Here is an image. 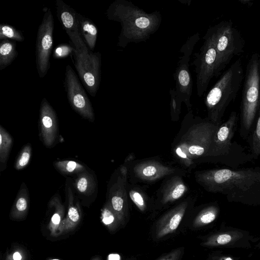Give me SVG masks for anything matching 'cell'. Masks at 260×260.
I'll return each instance as SVG.
<instances>
[{
  "label": "cell",
  "mask_w": 260,
  "mask_h": 260,
  "mask_svg": "<svg viewBox=\"0 0 260 260\" xmlns=\"http://www.w3.org/2000/svg\"><path fill=\"white\" fill-rule=\"evenodd\" d=\"M196 182L207 191L232 201L260 202V168H219L197 171Z\"/></svg>",
  "instance_id": "6da1fadb"
},
{
  "label": "cell",
  "mask_w": 260,
  "mask_h": 260,
  "mask_svg": "<svg viewBox=\"0 0 260 260\" xmlns=\"http://www.w3.org/2000/svg\"><path fill=\"white\" fill-rule=\"evenodd\" d=\"M220 125L207 117L195 116L188 112L172 144L174 160L186 172L190 173L208 152L214 134Z\"/></svg>",
  "instance_id": "7a4b0ae2"
},
{
  "label": "cell",
  "mask_w": 260,
  "mask_h": 260,
  "mask_svg": "<svg viewBox=\"0 0 260 260\" xmlns=\"http://www.w3.org/2000/svg\"><path fill=\"white\" fill-rule=\"evenodd\" d=\"M106 15L108 20L120 23L117 45L122 48L131 43L146 41L158 30L162 20L159 11L147 13L127 0L114 1Z\"/></svg>",
  "instance_id": "3957f363"
},
{
  "label": "cell",
  "mask_w": 260,
  "mask_h": 260,
  "mask_svg": "<svg viewBox=\"0 0 260 260\" xmlns=\"http://www.w3.org/2000/svg\"><path fill=\"white\" fill-rule=\"evenodd\" d=\"M244 78L240 58L237 59L222 74L210 89L204 100L207 118L214 123L220 125L225 111L236 98Z\"/></svg>",
  "instance_id": "277c9868"
},
{
  "label": "cell",
  "mask_w": 260,
  "mask_h": 260,
  "mask_svg": "<svg viewBox=\"0 0 260 260\" xmlns=\"http://www.w3.org/2000/svg\"><path fill=\"white\" fill-rule=\"evenodd\" d=\"M258 53H254L246 65L240 106L241 136L246 139L260 108V83L258 71Z\"/></svg>",
  "instance_id": "5b68a950"
},
{
  "label": "cell",
  "mask_w": 260,
  "mask_h": 260,
  "mask_svg": "<svg viewBox=\"0 0 260 260\" xmlns=\"http://www.w3.org/2000/svg\"><path fill=\"white\" fill-rule=\"evenodd\" d=\"M217 53L215 77H218L232 58L244 52L245 41L231 20H224L209 28Z\"/></svg>",
  "instance_id": "8992f818"
},
{
  "label": "cell",
  "mask_w": 260,
  "mask_h": 260,
  "mask_svg": "<svg viewBox=\"0 0 260 260\" xmlns=\"http://www.w3.org/2000/svg\"><path fill=\"white\" fill-rule=\"evenodd\" d=\"M204 43L194 54L192 64L196 74L197 93L201 97L206 91L211 79L215 76L217 53L212 35L208 28L203 37Z\"/></svg>",
  "instance_id": "52a82bcc"
},
{
  "label": "cell",
  "mask_w": 260,
  "mask_h": 260,
  "mask_svg": "<svg viewBox=\"0 0 260 260\" xmlns=\"http://www.w3.org/2000/svg\"><path fill=\"white\" fill-rule=\"evenodd\" d=\"M200 38L199 33L197 32L189 37L182 46L180 52L182 55L179 57L174 75L176 94L182 103L185 104L188 111L191 110L190 98L193 85L189 62L194 47Z\"/></svg>",
  "instance_id": "ba28073f"
},
{
  "label": "cell",
  "mask_w": 260,
  "mask_h": 260,
  "mask_svg": "<svg viewBox=\"0 0 260 260\" xmlns=\"http://www.w3.org/2000/svg\"><path fill=\"white\" fill-rule=\"evenodd\" d=\"M72 56L80 80L90 95L94 97L101 80V54L90 50L82 52L75 48Z\"/></svg>",
  "instance_id": "9c48e42d"
},
{
  "label": "cell",
  "mask_w": 260,
  "mask_h": 260,
  "mask_svg": "<svg viewBox=\"0 0 260 260\" xmlns=\"http://www.w3.org/2000/svg\"><path fill=\"white\" fill-rule=\"evenodd\" d=\"M128 169V175L130 177L131 184H133L153 183L172 175L184 176L186 173L181 168L153 159L133 161L129 164Z\"/></svg>",
  "instance_id": "30bf717a"
},
{
  "label": "cell",
  "mask_w": 260,
  "mask_h": 260,
  "mask_svg": "<svg viewBox=\"0 0 260 260\" xmlns=\"http://www.w3.org/2000/svg\"><path fill=\"white\" fill-rule=\"evenodd\" d=\"M54 19L50 9L44 13L37 34L36 64L40 78L44 77L50 67V55L53 45Z\"/></svg>",
  "instance_id": "8fae6325"
},
{
  "label": "cell",
  "mask_w": 260,
  "mask_h": 260,
  "mask_svg": "<svg viewBox=\"0 0 260 260\" xmlns=\"http://www.w3.org/2000/svg\"><path fill=\"white\" fill-rule=\"evenodd\" d=\"M238 120L237 113L233 111L228 119L219 126L214 134L208 152L201 163H216L219 158L231 152L236 142L232 143V141Z\"/></svg>",
  "instance_id": "7c38bea8"
},
{
  "label": "cell",
  "mask_w": 260,
  "mask_h": 260,
  "mask_svg": "<svg viewBox=\"0 0 260 260\" xmlns=\"http://www.w3.org/2000/svg\"><path fill=\"white\" fill-rule=\"evenodd\" d=\"M64 87L72 109L83 118L93 122L95 116L90 100L74 70L70 65H67L66 68Z\"/></svg>",
  "instance_id": "4fadbf2b"
},
{
  "label": "cell",
  "mask_w": 260,
  "mask_h": 260,
  "mask_svg": "<svg viewBox=\"0 0 260 260\" xmlns=\"http://www.w3.org/2000/svg\"><path fill=\"white\" fill-rule=\"evenodd\" d=\"M56 15L74 48L80 51L89 50L81 38L76 17L77 12L62 0H56Z\"/></svg>",
  "instance_id": "5bb4252c"
},
{
  "label": "cell",
  "mask_w": 260,
  "mask_h": 260,
  "mask_svg": "<svg viewBox=\"0 0 260 260\" xmlns=\"http://www.w3.org/2000/svg\"><path fill=\"white\" fill-rule=\"evenodd\" d=\"M40 139L47 147H51L56 142L58 136V120L56 114L45 98L41 103L39 110Z\"/></svg>",
  "instance_id": "9a60e30c"
},
{
  "label": "cell",
  "mask_w": 260,
  "mask_h": 260,
  "mask_svg": "<svg viewBox=\"0 0 260 260\" xmlns=\"http://www.w3.org/2000/svg\"><path fill=\"white\" fill-rule=\"evenodd\" d=\"M182 175L169 176L164 180L156 195V201L161 205L172 204L182 198L188 191Z\"/></svg>",
  "instance_id": "2e32d148"
},
{
  "label": "cell",
  "mask_w": 260,
  "mask_h": 260,
  "mask_svg": "<svg viewBox=\"0 0 260 260\" xmlns=\"http://www.w3.org/2000/svg\"><path fill=\"white\" fill-rule=\"evenodd\" d=\"M193 199L191 197L183 200L168 211L158 221L156 226V236L162 238L174 233L178 228Z\"/></svg>",
  "instance_id": "e0dca14e"
},
{
  "label": "cell",
  "mask_w": 260,
  "mask_h": 260,
  "mask_svg": "<svg viewBox=\"0 0 260 260\" xmlns=\"http://www.w3.org/2000/svg\"><path fill=\"white\" fill-rule=\"evenodd\" d=\"M126 184L127 181L123 179L118 173L108 192L109 203L118 218L121 220H123L128 214V193Z\"/></svg>",
  "instance_id": "ac0fdd59"
},
{
  "label": "cell",
  "mask_w": 260,
  "mask_h": 260,
  "mask_svg": "<svg viewBox=\"0 0 260 260\" xmlns=\"http://www.w3.org/2000/svg\"><path fill=\"white\" fill-rule=\"evenodd\" d=\"M76 17L80 36L88 49L93 51L98 38V28L90 19L78 12Z\"/></svg>",
  "instance_id": "d6986e66"
},
{
  "label": "cell",
  "mask_w": 260,
  "mask_h": 260,
  "mask_svg": "<svg viewBox=\"0 0 260 260\" xmlns=\"http://www.w3.org/2000/svg\"><path fill=\"white\" fill-rule=\"evenodd\" d=\"M74 187L77 195L84 197L94 195L97 190L95 176L87 170L78 174L75 179Z\"/></svg>",
  "instance_id": "ffe728a7"
},
{
  "label": "cell",
  "mask_w": 260,
  "mask_h": 260,
  "mask_svg": "<svg viewBox=\"0 0 260 260\" xmlns=\"http://www.w3.org/2000/svg\"><path fill=\"white\" fill-rule=\"evenodd\" d=\"M18 51L15 42L3 40L0 43V70L9 66L17 57Z\"/></svg>",
  "instance_id": "44dd1931"
},
{
  "label": "cell",
  "mask_w": 260,
  "mask_h": 260,
  "mask_svg": "<svg viewBox=\"0 0 260 260\" xmlns=\"http://www.w3.org/2000/svg\"><path fill=\"white\" fill-rule=\"evenodd\" d=\"M13 140L6 129L0 126V171L5 170L9 154L13 146Z\"/></svg>",
  "instance_id": "7402d4cb"
},
{
  "label": "cell",
  "mask_w": 260,
  "mask_h": 260,
  "mask_svg": "<svg viewBox=\"0 0 260 260\" xmlns=\"http://www.w3.org/2000/svg\"><path fill=\"white\" fill-rule=\"evenodd\" d=\"M127 193L136 207L141 211L147 208L149 198L144 190L133 184H126Z\"/></svg>",
  "instance_id": "603a6c76"
},
{
  "label": "cell",
  "mask_w": 260,
  "mask_h": 260,
  "mask_svg": "<svg viewBox=\"0 0 260 260\" xmlns=\"http://www.w3.org/2000/svg\"><path fill=\"white\" fill-rule=\"evenodd\" d=\"M56 169L63 175L79 174L87 170L81 164L71 160L57 161L54 162Z\"/></svg>",
  "instance_id": "cb8c5ba5"
},
{
  "label": "cell",
  "mask_w": 260,
  "mask_h": 260,
  "mask_svg": "<svg viewBox=\"0 0 260 260\" xmlns=\"http://www.w3.org/2000/svg\"><path fill=\"white\" fill-rule=\"evenodd\" d=\"M249 143L252 156L253 158H257L260 156V108L255 127L250 136Z\"/></svg>",
  "instance_id": "d4e9b609"
},
{
  "label": "cell",
  "mask_w": 260,
  "mask_h": 260,
  "mask_svg": "<svg viewBox=\"0 0 260 260\" xmlns=\"http://www.w3.org/2000/svg\"><path fill=\"white\" fill-rule=\"evenodd\" d=\"M0 40L23 42L24 38L22 32L14 26L8 24L2 23L0 25Z\"/></svg>",
  "instance_id": "484cf974"
},
{
  "label": "cell",
  "mask_w": 260,
  "mask_h": 260,
  "mask_svg": "<svg viewBox=\"0 0 260 260\" xmlns=\"http://www.w3.org/2000/svg\"><path fill=\"white\" fill-rule=\"evenodd\" d=\"M216 211L214 206H210L204 209L194 218L193 225L200 226L212 222L216 218Z\"/></svg>",
  "instance_id": "4316f807"
},
{
  "label": "cell",
  "mask_w": 260,
  "mask_h": 260,
  "mask_svg": "<svg viewBox=\"0 0 260 260\" xmlns=\"http://www.w3.org/2000/svg\"><path fill=\"white\" fill-rule=\"evenodd\" d=\"M31 156L30 144L25 145L19 152L15 163V168L20 170L24 168L29 163Z\"/></svg>",
  "instance_id": "83f0119b"
},
{
  "label": "cell",
  "mask_w": 260,
  "mask_h": 260,
  "mask_svg": "<svg viewBox=\"0 0 260 260\" xmlns=\"http://www.w3.org/2000/svg\"><path fill=\"white\" fill-rule=\"evenodd\" d=\"M170 101L171 116L173 120H178L181 113L182 102L178 97L175 88H171L169 91Z\"/></svg>",
  "instance_id": "f1b7e54d"
},
{
  "label": "cell",
  "mask_w": 260,
  "mask_h": 260,
  "mask_svg": "<svg viewBox=\"0 0 260 260\" xmlns=\"http://www.w3.org/2000/svg\"><path fill=\"white\" fill-rule=\"evenodd\" d=\"M75 48L73 45L67 43L59 44L54 50L53 56L55 59H61L72 55Z\"/></svg>",
  "instance_id": "f546056e"
},
{
  "label": "cell",
  "mask_w": 260,
  "mask_h": 260,
  "mask_svg": "<svg viewBox=\"0 0 260 260\" xmlns=\"http://www.w3.org/2000/svg\"><path fill=\"white\" fill-rule=\"evenodd\" d=\"M109 206L106 207L102 212V221L106 225L112 223L115 220V214L114 211L111 210V207L109 203Z\"/></svg>",
  "instance_id": "4dcf8cb0"
},
{
  "label": "cell",
  "mask_w": 260,
  "mask_h": 260,
  "mask_svg": "<svg viewBox=\"0 0 260 260\" xmlns=\"http://www.w3.org/2000/svg\"><path fill=\"white\" fill-rule=\"evenodd\" d=\"M68 215L70 219L74 222L77 221L79 218V214L77 209L73 206L70 207L68 210Z\"/></svg>",
  "instance_id": "1f68e13d"
},
{
  "label": "cell",
  "mask_w": 260,
  "mask_h": 260,
  "mask_svg": "<svg viewBox=\"0 0 260 260\" xmlns=\"http://www.w3.org/2000/svg\"><path fill=\"white\" fill-rule=\"evenodd\" d=\"M180 254V249L175 250L158 260H178Z\"/></svg>",
  "instance_id": "d6a6232c"
},
{
  "label": "cell",
  "mask_w": 260,
  "mask_h": 260,
  "mask_svg": "<svg viewBox=\"0 0 260 260\" xmlns=\"http://www.w3.org/2000/svg\"><path fill=\"white\" fill-rule=\"evenodd\" d=\"M231 237L228 234H223L219 235L217 238V242L220 244H225L229 243L231 240Z\"/></svg>",
  "instance_id": "836d02e7"
},
{
  "label": "cell",
  "mask_w": 260,
  "mask_h": 260,
  "mask_svg": "<svg viewBox=\"0 0 260 260\" xmlns=\"http://www.w3.org/2000/svg\"><path fill=\"white\" fill-rule=\"evenodd\" d=\"M52 221L55 224H58L60 220V216L59 214L56 213L52 217Z\"/></svg>",
  "instance_id": "e575fe53"
},
{
  "label": "cell",
  "mask_w": 260,
  "mask_h": 260,
  "mask_svg": "<svg viewBox=\"0 0 260 260\" xmlns=\"http://www.w3.org/2000/svg\"><path fill=\"white\" fill-rule=\"evenodd\" d=\"M239 2L242 5L251 7L253 5L254 1L253 0H239Z\"/></svg>",
  "instance_id": "d590c367"
},
{
  "label": "cell",
  "mask_w": 260,
  "mask_h": 260,
  "mask_svg": "<svg viewBox=\"0 0 260 260\" xmlns=\"http://www.w3.org/2000/svg\"><path fill=\"white\" fill-rule=\"evenodd\" d=\"M108 260H120V257L117 254H110L109 255Z\"/></svg>",
  "instance_id": "8d00e7d4"
},
{
  "label": "cell",
  "mask_w": 260,
  "mask_h": 260,
  "mask_svg": "<svg viewBox=\"0 0 260 260\" xmlns=\"http://www.w3.org/2000/svg\"><path fill=\"white\" fill-rule=\"evenodd\" d=\"M13 259L14 260H21V256L20 254L18 252H15L13 254Z\"/></svg>",
  "instance_id": "74e56055"
},
{
  "label": "cell",
  "mask_w": 260,
  "mask_h": 260,
  "mask_svg": "<svg viewBox=\"0 0 260 260\" xmlns=\"http://www.w3.org/2000/svg\"><path fill=\"white\" fill-rule=\"evenodd\" d=\"M258 75H259V83H260V53H258Z\"/></svg>",
  "instance_id": "f35d334b"
},
{
  "label": "cell",
  "mask_w": 260,
  "mask_h": 260,
  "mask_svg": "<svg viewBox=\"0 0 260 260\" xmlns=\"http://www.w3.org/2000/svg\"><path fill=\"white\" fill-rule=\"evenodd\" d=\"M180 1L181 3H182V4H187L188 5H190V3L191 2L190 0L188 1V0H185V1Z\"/></svg>",
  "instance_id": "ab89813d"
},
{
  "label": "cell",
  "mask_w": 260,
  "mask_h": 260,
  "mask_svg": "<svg viewBox=\"0 0 260 260\" xmlns=\"http://www.w3.org/2000/svg\"><path fill=\"white\" fill-rule=\"evenodd\" d=\"M225 260H232V259H231V258L230 257H228Z\"/></svg>",
  "instance_id": "60d3db41"
},
{
  "label": "cell",
  "mask_w": 260,
  "mask_h": 260,
  "mask_svg": "<svg viewBox=\"0 0 260 260\" xmlns=\"http://www.w3.org/2000/svg\"><path fill=\"white\" fill-rule=\"evenodd\" d=\"M53 260H59V259H53Z\"/></svg>",
  "instance_id": "b9f144b4"
}]
</instances>
